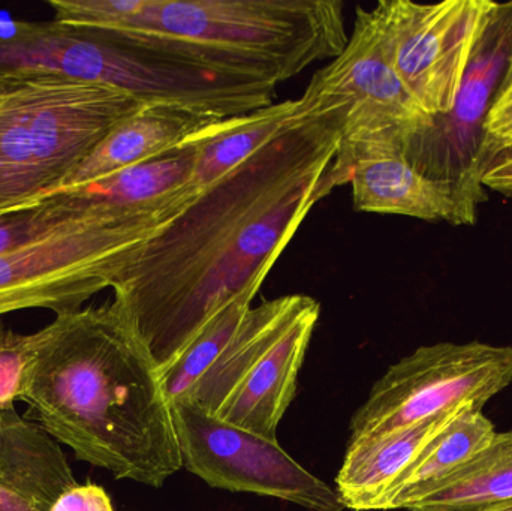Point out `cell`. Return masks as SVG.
Listing matches in <instances>:
<instances>
[{"label": "cell", "mask_w": 512, "mask_h": 511, "mask_svg": "<svg viewBox=\"0 0 512 511\" xmlns=\"http://www.w3.org/2000/svg\"><path fill=\"white\" fill-rule=\"evenodd\" d=\"M300 99L307 116L331 114L339 126L330 192L348 185L361 159L391 152L408 156L412 141L433 123L391 66L370 9L360 6L345 48L310 78Z\"/></svg>", "instance_id": "7"}, {"label": "cell", "mask_w": 512, "mask_h": 511, "mask_svg": "<svg viewBox=\"0 0 512 511\" xmlns=\"http://www.w3.org/2000/svg\"><path fill=\"white\" fill-rule=\"evenodd\" d=\"M50 511H116L110 495L95 483L75 485L57 498Z\"/></svg>", "instance_id": "24"}, {"label": "cell", "mask_w": 512, "mask_h": 511, "mask_svg": "<svg viewBox=\"0 0 512 511\" xmlns=\"http://www.w3.org/2000/svg\"><path fill=\"white\" fill-rule=\"evenodd\" d=\"M483 186L512 198V149L502 150L492 159L484 173Z\"/></svg>", "instance_id": "25"}, {"label": "cell", "mask_w": 512, "mask_h": 511, "mask_svg": "<svg viewBox=\"0 0 512 511\" xmlns=\"http://www.w3.org/2000/svg\"><path fill=\"white\" fill-rule=\"evenodd\" d=\"M493 0H381L370 9L396 74L427 116H447L462 89Z\"/></svg>", "instance_id": "10"}, {"label": "cell", "mask_w": 512, "mask_h": 511, "mask_svg": "<svg viewBox=\"0 0 512 511\" xmlns=\"http://www.w3.org/2000/svg\"><path fill=\"white\" fill-rule=\"evenodd\" d=\"M122 45L57 21L33 23L0 15V78L6 75H62L120 89Z\"/></svg>", "instance_id": "12"}, {"label": "cell", "mask_w": 512, "mask_h": 511, "mask_svg": "<svg viewBox=\"0 0 512 511\" xmlns=\"http://www.w3.org/2000/svg\"><path fill=\"white\" fill-rule=\"evenodd\" d=\"M512 383V347L426 345L391 366L351 420V440L409 428L456 408H483Z\"/></svg>", "instance_id": "8"}, {"label": "cell", "mask_w": 512, "mask_h": 511, "mask_svg": "<svg viewBox=\"0 0 512 511\" xmlns=\"http://www.w3.org/2000/svg\"><path fill=\"white\" fill-rule=\"evenodd\" d=\"M466 407L399 431L349 440L334 489L342 506L354 511L378 510L385 495L424 446Z\"/></svg>", "instance_id": "16"}, {"label": "cell", "mask_w": 512, "mask_h": 511, "mask_svg": "<svg viewBox=\"0 0 512 511\" xmlns=\"http://www.w3.org/2000/svg\"><path fill=\"white\" fill-rule=\"evenodd\" d=\"M512 77V2L498 3L481 33L462 89L447 116L412 141L408 159L432 179L453 189L466 215L477 222L487 201L483 176L490 164L486 122Z\"/></svg>", "instance_id": "9"}, {"label": "cell", "mask_w": 512, "mask_h": 511, "mask_svg": "<svg viewBox=\"0 0 512 511\" xmlns=\"http://www.w3.org/2000/svg\"><path fill=\"white\" fill-rule=\"evenodd\" d=\"M495 435V426L481 413V408H463L424 446L385 495L378 510H403L420 500L433 486L480 455Z\"/></svg>", "instance_id": "18"}, {"label": "cell", "mask_w": 512, "mask_h": 511, "mask_svg": "<svg viewBox=\"0 0 512 511\" xmlns=\"http://www.w3.org/2000/svg\"><path fill=\"white\" fill-rule=\"evenodd\" d=\"M195 159L197 137L161 158L131 165L81 188L54 192H65L89 203L126 209L161 206L191 189H197L192 188Z\"/></svg>", "instance_id": "19"}, {"label": "cell", "mask_w": 512, "mask_h": 511, "mask_svg": "<svg viewBox=\"0 0 512 511\" xmlns=\"http://www.w3.org/2000/svg\"><path fill=\"white\" fill-rule=\"evenodd\" d=\"M38 344L39 332L21 335L0 321V408L20 401L24 375Z\"/></svg>", "instance_id": "22"}, {"label": "cell", "mask_w": 512, "mask_h": 511, "mask_svg": "<svg viewBox=\"0 0 512 511\" xmlns=\"http://www.w3.org/2000/svg\"><path fill=\"white\" fill-rule=\"evenodd\" d=\"M144 104L62 75L0 78V216L39 203Z\"/></svg>", "instance_id": "4"}, {"label": "cell", "mask_w": 512, "mask_h": 511, "mask_svg": "<svg viewBox=\"0 0 512 511\" xmlns=\"http://www.w3.org/2000/svg\"><path fill=\"white\" fill-rule=\"evenodd\" d=\"M306 117L303 102L298 98L213 123L197 137L192 188H204L227 176L262 146Z\"/></svg>", "instance_id": "17"}, {"label": "cell", "mask_w": 512, "mask_h": 511, "mask_svg": "<svg viewBox=\"0 0 512 511\" xmlns=\"http://www.w3.org/2000/svg\"><path fill=\"white\" fill-rule=\"evenodd\" d=\"M20 401L78 461L114 479L159 489L183 468L158 368L114 300L39 330Z\"/></svg>", "instance_id": "2"}, {"label": "cell", "mask_w": 512, "mask_h": 511, "mask_svg": "<svg viewBox=\"0 0 512 511\" xmlns=\"http://www.w3.org/2000/svg\"><path fill=\"white\" fill-rule=\"evenodd\" d=\"M54 21L216 71L280 84L348 42L337 0H48Z\"/></svg>", "instance_id": "3"}, {"label": "cell", "mask_w": 512, "mask_h": 511, "mask_svg": "<svg viewBox=\"0 0 512 511\" xmlns=\"http://www.w3.org/2000/svg\"><path fill=\"white\" fill-rule=\"evenodd\" d=\"M251 308L252 299L249 297L234 300L206 324L176 360L159 371L162 390L170 405L188 398L201 377L233 339Z\"/></svg>", "instance_id": "21"}, {"label": "cell", "mask_w": 512, "mask_h": 511, "mask_svg": "<svg viewBox=\"0 0 512 511\" xmlns=\"http://www.w3.org/2000/svg\"><path fill=\"white\" fill-rule=\"evenodd\" d=\"M319 315L318 300L306 294L249 309L221 356L179 402L277 441Z\"/></svg>", "instance_id": "6"}, {"label": "cell", "mask_w": 512, "mask_h": 511, "mask_svg": "<svg viewBox=\"0 0 512 511\" xmlns=\"http://www.w3.org/2000/svg\"><path fill=\"white\" fill-rule=\"evenodd\" d=\"M487 511H512V506L499 507V509L487 510Z\"/></svg>", "instance_id": "26"}, {"label": "cell", "mask_w": 512, "mask_h": 511, "mask_svg": "<svg viewBox=\"0 0 512 511\" xmlns=\"http://www.w3.org/2000/svg\"><path fill=\"white\" fill-rule=\"evenodd\" d=\"M147 209L95 204L81 215L0 252V317L21 309L78 311L120 273L146 240L197 194Z\"/></svg>", "instance_id": "5"}, {"label": "cell", "mask_w": 512, "mask_h": 511, "mask_svg": "<svg viewBox=\"0 0 512 511\" xmlns=\"http://www.w3.org/2000/svg\"><path fill=\"white\" fill-rule=\"evenodd\" d=\"M331 114L307 116L197 194L135 252L114 302L167 368L240 297L254 300L318 201L339 150Z\"/></svg>", "instance_id": "1"}, {"label": "cell", "mask_w": 512, "mask_h": 511, "mask_svg": "<svg viewBox=\"0 0 512 511\" xmlns=\"http://www.w3.org/2000/svg\"><path fill=\"white\" fill-rule=\"evenodd\" d=\"M348 183L357 212L474 225L453 189L418 170L405 153L361 159L352 167Z\"/></svg>", "instance_id": "15"}, {"label": "cell", "mask_w": 512, "mask_h": 511, "mask_svg": "<svg viewBox=\"0 0 512 511\" xmlns=\"http://www.w3.org/2000/svg\"><path fill=\"white\" fill-rule=\"evenodd\" d=\"M512 506V431L489 446L406 511H487Z\"/></svg>", "instance_id": "20"}, {"label": "cell", "mask_w": 512, "mask_h": 511, "mask_svg": "<svg viewBox=\"0 0 512 511\" xmlns=\"http://www.w3.org/2000/svg\"><path fill=\"white\" fill-rule=\"evenodd\" d=\"M221 119L173 102H147L114 126L54 191L81 188L123 168L161 158Z\"/></svg>", "instance_id": "13"}, {"label": "cell", "mask_w": 512, "mask_h": 511, "mask_svg": "<svg viewBox=\"0 0 512 511\" xmlns=\"http://www.w3.org/2000/svg\"><path fill=\"white\" fill-rule=\"evenodd\" d=\"M75 485L60 444L14 405L0 408V511H50Z\"/></svg>", "instance_id": "14"}, {"label": "cell", "mask_w": 512, "mask_h": 511, "mask_svg": "<svg viewBox=\"0 0 512 511\" xmlns=\"http://www.w3.org/2000/svg\"><path fill=\"white\" fill-rule=\"evenodd\" d=\"M490 162L502 150L512 149V77L505 83L486 122Z\"/></svg>", "instance_id": "23"}, {"label": "cell", "mask_w": 512, "mask_h": 511, "mask_svg": "<svg viewBox=\"0 0 512 511\" xmlns=\"http://www.w3.org/2000/svg\"><path fill=\"white\" fill-rule=\"evenodd\" d=\"M182 467L210 488L262 495L310 511H343L336 491L280 444L210 416L189 402L171 404Z\"/></svg>", "instance_id": "11"}]
</instances>
